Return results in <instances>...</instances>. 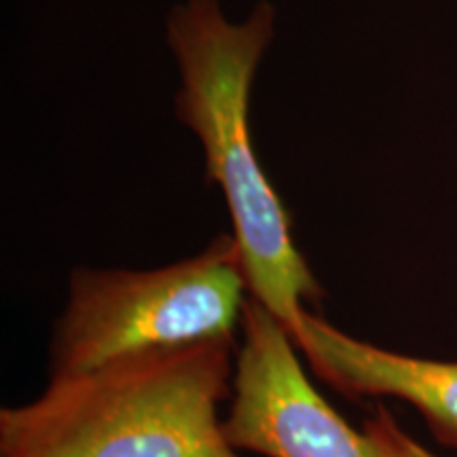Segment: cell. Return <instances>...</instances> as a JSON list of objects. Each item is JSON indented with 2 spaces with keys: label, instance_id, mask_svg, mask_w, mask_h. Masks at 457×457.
<instances>
[{
  "label": "cell",
  "instance_id": "6da1fadb",
  "mask_svg": "<svg viewBox=\"0 0 457 457\" xmlns=\"http://www.w3.org/2000/svg\"><path fill=\"white\" fill-rule=\"evenodd\" d=\"M168 30L182 72L176 114L199 136L208 179L225 193L250 296L293 337L305 303L320 301L324 290L293 242L290 216L250 138V87L271 41L273 9L261 3L236 26L219 0H188L170 15Z\"/></svg>",
  "mask_w": 457,
  "mask_h": 457
},
{
  "label": "cell",
  "instance_id": "7a4b0ae2",
  "mask_svg": "<svg viewBox=\"0 0 457 457\" xmlns=\"http://www.w3.org/2000/svg\"><path fill=\"white\" fill-rule=\"evenodd\" d=\"M236 339L142 352L71 377L0 411V457H242L220 403Z\"/></svg>",
  "mask_w": 457,
  "mask_h": 457
},
{
  "label": "cell",
  "instance_id": "3957f363",
  "mask_svg": "<svg viewBox=\"0 0 457 457\" xmlns=\"http://www.w3.org/2000/svg\"><path fill=\"white\" fill-rule=\"evenodd\" d=\"M248 296L239 245L227 233L204 253L159 270H74L51 337V377L142 352L236 339Z\"/></svg>",
  "mask_w": 457,
  "mask_h": 457
},
{
  "label": "cell",
  "instance_id": "277c9868",
  "mask_svg": "<svg viewBox=\"0 0 457 457\" xmlns=\"http://www.w3.org/2000/svg\"><path fill=\"white\" fill-rule=\"evenodd\" d=\"M242 335L231 409L222 420L233 449L262 457H386L310 384L293 337L253 296L244 305Z\"/></svg>",
  "mask_w": 457,
  "mask_h": 457
},
{
  "label": "cell",
  "instance_id": "5b68a950",
  "mask_svg": "<svg viewBox=\"0 0 457 457\" xmlns=\"http://www.w3.org/2000/svg\"><path fill=\"white\" fill-rule=\"evenodd\" d=\"M293 341L324 384L350 398L403 400L424 417L438 443L457 451V362L377 347L310 310Z\"/></svg>",
  "mask_w": 457,
  "mask_h": 457
},
{
  "label": "cell",
  "instance_id": "8992f818",
  "mask_svg": "<svg viewBox=\"0 0 457 457\" xmlns=\"http://www.w3.org/2000/svg\"><path fill=\"white\" fill-rule=\"evenodd\" d=\"M364 432L379 445L386 457H438L415 441L386 407L375 409V413L364 421Z\"/></svg>",
  "mask_w": 457,
  "mask_h": 457
}]
</instances>
